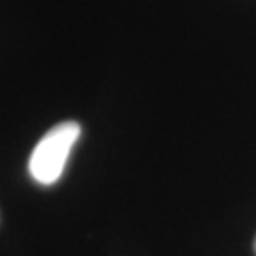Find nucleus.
Here are the masks:
<instances>
[{"mask_svg": "<svg viewBox=\"0 0 256 256\" xmlns=\"http://www.w3.org/2000/svg\"><path fill=\"white\" fill-rule=\"evenodd\" d=\"M78 137H80V126L76 122H63L54 129H50L30 154L28 160L30 176L44 186L57 182L63 174L66 160Z\"/></svg>", "mask_w": 256, "mask_h": 256, "instance_id": "nucleus-1", "label": "nucleus"}, {"mask_svg": "<svg viewBox=\"0 0 256 256\" xmlns=\"http://www.w3.org/2000/svg\"><path fill=\"white\" fill-rule=\"evenodd\" d=\"M254 252H256V238H254Z\"/></svg>", "mask_w": 256, "mask_h": 256, "instance_id": "nucleus-2", "label": "nucleus"}]
</instances>
